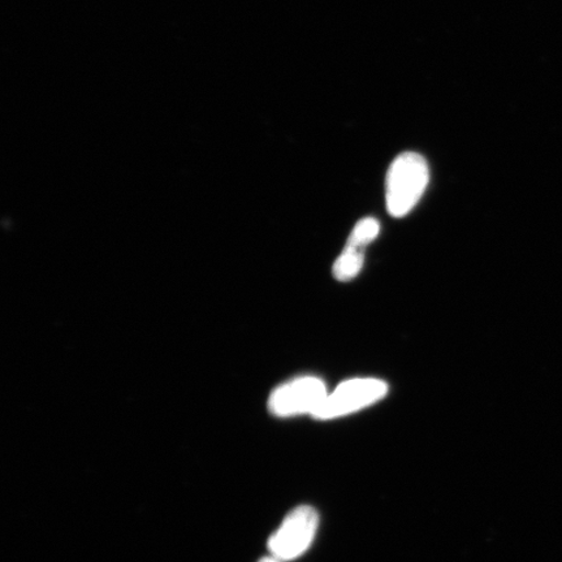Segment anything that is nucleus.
Wrapping results in <instances>:
<instances>
[{"instance_id": "f257e3e1", "label": "nucleus", "mask_w": 562, "mask_h": 562, "mask_svg": "<svg viewBox=\"0 0 562 562\" xmlns=\"http://www.w3.org/2000/svg\"><path fill=\"white\" fill-rule=\"evenodd\" d=\"M428 166L417 153H404L386 175V209L393 217L409 214L428 184Z\"/></svg>"}, {"instance_id": "f03ea898", "label": "nucleus", "mask_w": 562, "mask_h": 562, "mask_svg": "<svg viewBox=\"0 0 562 562\" xmlns=\"http://www.w3.org/2000/svg\"><path fill=\"white\" fill-rule=\"evenodd\" d=\"M318 526L319 516L314 508L302 505L293 509L269 539L271 557L283 562L299 559L313 544Z\"/></svg>"}, {"instance_id": "7ed1b4c3", "label": "nucleus", "mask_w": 562, "mask_h": 562, "mask_svg": "<svg viewBox=\"0 0 562 562\" xmlns=\"http://www.w3.org/2000/svg\"><path fill=\"white\" fill-rule=\"evenodd\" d=\"M386 392L389 385L378 379H351L337 386L331 395H327L313 417L326 420L348 416L381 402Z\"/></svg>"}, {"instance_id": "20e7f679", "label": "nucleus", "mask_w": 562, "mask_h": 562, "mask_svg": "<svg viewBox=\"0 0 562 562\" xmlns=\"http://www.w3.org/2000/svg\"><path fill=\"white\" fill-rule=\"evenodd\" d=\"M325 383L318 378L305 376L280 385L272 392L269 409L277 417H294L313 414L327 397Z\"/></svg>"}, {"instance_id": "39448f33", "label": "nucleus", "mask_w": 562, "mask_h": 562, "mask_svg": "<svg viewBox=\"0 0 562 562\" xmlns=\"http://www.w3.org/2000/svg\"><path fill=\"white\" fill-rule=\"evenodd\" d=\"M363 266L362 249L347 245L334 266V276L337 280L348 281L360 273Z\"/></svg>"}, {"instance_id": "423d86ee", "label": "nucleus", "mask_w": 562, "mask_h": 562, "mask_svg": "<svg viewBox=\"0 0 562 562\" xmlns=\"http://www.w3.org/2000/svg\"><path fill=\"white\" fill-rule=\"evenodd\" d=\"M379 231H381L379 222L376 220H372V217H367V220L358 222L355 229L351 231L348 245L362 249L363 246L375 240L379 235Z\"/></svg>"}, {"instance_id": "0eeeda50", "label": "nucleus", "mask_w": 562, "mask_h": 562, "mask_svg": "<svg viewBox=\"0 0 562 562\" xmlns=\"http://www.w3.org/2000/svg\"><path fill=\"white\" fill-rule=\"evenodd\" d=\"M258 562H283V561H280L277 558L271 557V558H265L262 560H259Z\"/></svg>"}]
</instances>
